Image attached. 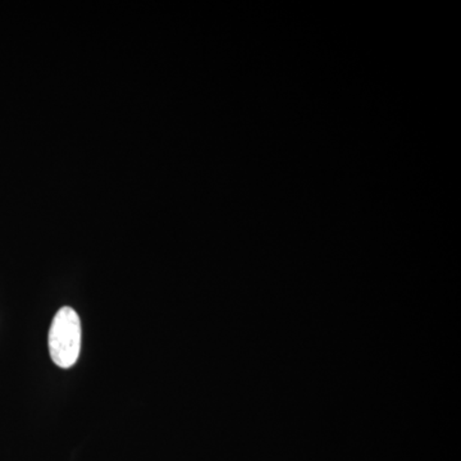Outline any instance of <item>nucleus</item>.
I'll return each instance as SVG.
<instances>
[{
  "mask_svg": "<svg viewBox=\"0 0 461 461\" xmlns=\"http://www.w3.org/2000/svg\"><path fill=\"white\" fill-rule=\"evenodd\" d=\"M81 351V321L69 306L59 309L50 330L51 360L59 368H71L77 362Z\"/></svg>",
  "mask_w": 461,
  "mask_h": 461,
  "instance_id": "obj_1",
  "label": "nucleus"
}]
</instances>
